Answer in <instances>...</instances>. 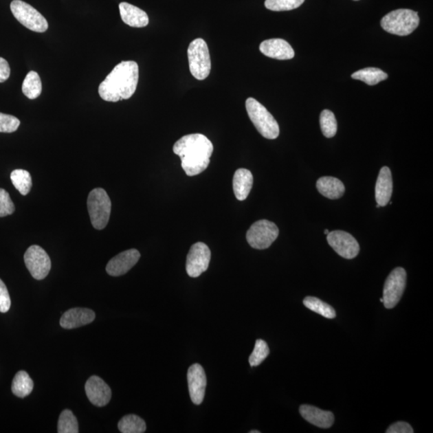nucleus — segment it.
Returning a JSON list of instances; mask_svg holds the SVG:
<instances>
[{
	"instance_id": "nucleus-16",
	"label": "nucleus",
	"mask_w": 433,
	"mask_h": 433,
	"mask_svg": "<svg viewBox=\"0 0 433 433\" xmlns=\"http://www.w3.org/2000/svg\"><path fill=\"white\" fill-rule=\"evenodd\" d=\"M259 49L263 55L279 60H291L295 56L290 43L282 38L265 41L260 45Z\"/></svg>"
},
{
	"instance_id": "nucleus-29",
	"label": "nucleus",
	"mask_w": 433,
	"mask_h": 433,
	"mask_svg": "<svg viewBox=\"0 0 433 433\" xmlns=\"http://www.w3.org/2000/svg\"><path fill=\"white\" fill-rule=\"evenodd\" d=\"M58 432L78 433L79 425L76 417L69 409L63 411L58 421Z\"/></svg>"
},
{
	"instance_id": "nucleus-5",
	"label": "nucleus",
	"mask_w": 433,
	"mask_h": 433,
	"mask_svg": "<svg viewBox=\"0 0 433 433\" xmlns=\"http://www.w3.org/2000/svg\"><path fill=\"white\" fill-rule=\"evenodd\" d=\"M87 204L91 225L96 230L104 229L109 223L112 209L107 192L101 188H96L90 192Z\"/></svg>"
},
{
	"instance_id": "nucleus-14",
	"label": "nucleus",
	"mask_w": 433,
	"mask_h": 433,
	"mask_svg": "<svg viewBox=\"0 0 433 433\" xmlns=\"http://www.w3.org/2000/svg\"><path fill=\"white\" fill-rule=\"evenodd\" d=\"M141 258V254L136 249L125 250L115 256L109 262L106 271L111 276H122L131 269Z\"/></svg>"
},
{
	"instance_id": "nucleus-7",
	"label": "nucleus",
	"mask_w": 433,
	"mask_h": 433,
	"mask_svg": "<svg viewBox=\"0 0 433 433\" xmlns=\"http://www.w3.org/2000/svg\"><path fill=\"white\" fill-rule=\"evenodd\" d=\"M11 10L14 18L29 30L40 33L47 30V19L31 5L21 0H13Z\"/></svg>"
},
{
	"instance_id": "nucleus-12",
	"label": "nucleus",
	"mask_w": 433,
	"mask_h": 433,
	"mask_svg": "<svg viewBox=\"0 0 433 433\" xmlns=\"http://www.w3.org/2000/svg\"><path fill=\"white\" fill-rule=\"evenodd\" d=\"M327 242L335 252L346 259L355 258L359 253V245L353 235L343 230H335L326 236Z\"/></svg>"
},
{
	"instance_id": "nucleus-8",
	"label": "nucleus",
	"mask_w": 433,
	"mask_h": 433,
	"mask_svg": "<svg viewBox=\"0 0 433 433\" xmlns=\"http://www.w3.org/2000/svg\"><path fill=\"white\" fill-rule=\"evenodd\" d=\"M278 226L268 220H260L254 223L247 233V240L250 247L257 249H267L278 238Z\"/></svg>"
},
{
	"instance_id": "nucleus-30",
	"label": "nucleus",
	"mask_w": 433,
	"mask_h": 433,
	"mask_svg": "<svg viewBox=\"0 0 433 433\" xmlns=\"http://www.w3.org/2000/svg\"><path fill=\"white\" fill-rule=\"evenodd\" d=\"M320 127L322 133L327 138H331L335 136L338 124L335 115L331 111L325 109L320 114Z\"/></svg>"
},
{
	"instance_id": "nucleus-25",
	"label": "nucleus",
	"mask_w": 433,
	"mask_h": 433,
	"mask_svg": "<svg viewBox=\"0 0 433 433\" xmlns=\"http://www.w3.org/2000/svg\"><path fill=\"white\" fill-rule=\"evenodd\" d=\"M23 93L28 99L35 100L42 93V83L40 76L36 71H31L27 74L22 85Z\"/></svg>"
},
{
	"instance_id": "nucleus-33",
	"label": "nucleus",
	"mask_w": 433,
	"mask_h": 433,
	"mask_svg": "<svg viewBox=\"0 0 433 433\" xmlns=\"http://www.w3.org/2000/svg\"><path fill=\"white\" fill-rule=\"evenodd\" d=\"M21 122L14 115L0 113V133L16 132Z\"/></svg>"
},
{
	"instance_id": "nucleus-3",
	"label": "nucleus",
	"mask_w": 433,
	"mask_h": 433,
	"mask_svg": "<svg viewBox=\"0 0 433 433\" xmlns=\"http://www.w3.org/2000/svg\"><path fill=\"white\" fill-rule=\"evenodd\" d=\"M420 23L417 12L410 9L395 10L381 19V27L384 31L399 36L410 35Z\"/></svg>"
},
{
	"instance_id": "nucleus-34",
	"label": "nucleus",
	"mask_w": 433,
	"mask_h": 433,
	"mask_svg": "<svg viewBox=\"0 0 433 433\" xmlns=\"http://www.w3.org/2000/svg\"><path fill=\"white\" fill-rule=\"evenodd\" d=\"M14 210L16 208L8 192L3 189H0V218L12 214Z\"/></svg>"
},
{
	"instance_id": "nucleus-1",
	"label": "nucleus",
	"mask_w": 433,
	"mask_h": 433,
	"mask_svg": "<svg viewBox=\"0 0 433 433\" xmlns=\"http://www.w3.org/2000/svg\"><path fill=\"white\" fill-rule=\"evenodd\" d=\"M213 151V144L201 133L186 135L173 146V153L181 157L182 168L190 177L206 170Z\"/></svg>"
},
{
	"instance_id": "nucleus-31",
	"label": "nucleus",
	"mask_w": 433,
	"mask_h": 433,
	"mask_svg": "<svg viewBox=\"0 0 433 433\" xmlns=\"http://www.w3.org/2000/svg\"><path fill=\"white\" fill-rule=\"evenodd\" d=\"M305 0H266L265 7L274 12L291 11L300 8Z\"/></svg>"
},
{
	"instance_id": "nucleus-17",
	"label": "nucleus",
	"mask_w": 433,
	"mask_h": 433,
	"mask_svg": "<svg viewBox=\"0 0 433 433\" xmlns=\"http://www.w3.org/2000/svg\"><path fill=\"white\" fill-rule=\"evenodd\" d=\"M95 318V312L88 308H71L62 315L60 324L63 329H74L91 324Z\"/></svg>"
},
{
	"instance_id": "nucleus-9",
	"label": "nucleus",
	"mask_w": 433,
	"mask_h": 433,
	"mask_svg": "<svg viewBox=\"0 0 433 433\" xmlns=\"http://www.w3.org/2000/svg\"><path fill=\"white\" fill-rule=\"evenodd\" d=\"M407 274L402 267L394 269L385 281L383 303L385 308L392 309L398 304L406 290Z\"/></svg>"
},
{
	"instance_id": "nucleus-27",
	"label": "nucleus",
	"mask_w": 433,
	"mask_h": 433,
	"mask_svg": "<svg viewBox=\"0 0 433 433\" xmlns=\"http://www.w3.org/2000/svg\"><path fill=\"white\" fill-rule=\"evenodd\" d=\"M303 304H304L308 309L326 318V319H335L336 316L334 308L327 304V303L322 302L320 298L310 296L304 298V300H303Z\"/></svg>"
},
{
	"instance_id": "nucleus-38",
	"label": "nucleus",
	"mask_w": 433,
	"mask_h": 433,
	"mask_svg": "<svg viewBox=\"0 0 433 433\" xmlns=\"http://www.w3.org/2000/svg\"><path fill=\"white\" fill-rule=\"evenodd\" d=\"M249 433H260V432L257 430H254V431H250Z\"/></svg>"
},
{
	"instance_id": "nucleus-23",
	"label": "nucleus",
	"mask_w": 433,
	"mask_h": 433,
	"mask_svg": "<svg viewBox=\"0 0 433 433\" xmlns=\"http://www.w3.org/2000/svg\"><path fill=\"white\" fill-rule=\"evenodd\" d=\"M33 388L32 379L26 372L21 370L14 375L12 385V391L14 396L19 398L26 397L32 393Z\"/></svg>"
},
{
	"instance_id": "nucleus-20",
	"label": "nucleus",
	"mask_w": 433,
	"mask_h": 433,
	"mask_svg": "<svg viewBox=\"0 0 433 433\" xmlns=\"http://www.w3.org/2000/svg\"><path fill=\"white\" fill-rule=\"evenodd\" d=\"M119 9L123 22L127 25L133 27H144L148 25V14L143 10L125 2L120 3Z\"/></svg>"
},
{
	"instance_id": "nucleus-11",
	"label": "nucleus",
	"mask_w": 433,
	"mask_h": 433,
	"mask_svg": "<svg viewBox=\"0 0 433 433\" xmlns=\"http://www.w3.org/2000/svg\"><path fill=\"white\" fill-rule=\"evenodd\" d=\"M211 259L208 245L197 243L192 245L186 259V272L191 278L199 277L207 271Z\"/></svg>"
},
{
	"instance_id": "nucleus-2",
	"label": "nucleus",
	"mask_w": 433,
	"mask_h": 433,
	"mask_svg": "<svg viewBox=\"0 0 433 433\" xmlns=\"http://www.w3.org/2000/svg\"><path fill=\"white\" fill-rule=\"evenodd\" d=\"M139 67L135 61H122L115 66L99 86L101 98L109 102L128 100L136 91Z\"/></svg>"
},
{
	"instance_id": "nucleus-40",
	"label": "nucleus",
	"mask_w": 433,
	"mask_h": 433,
	"mask_svg": "<svg viewBox=\"0 0 433 433\" xmlns=\"http://www.w3.org/2000/svg\"><path fill=\"white\" fill-rule=\"evenodd\" d=\"M383 298H380V302H383Z\"/></svg>"
},
{
	"instance_id": "nucleus-22",
	"label": "nucleus",
	"mask_w": 433,
	"mask_h": 433,
	"mask_svg": "<svg viewBox=\"0 0 433 433\" xmlns=\"http://www.w3.org/2000/svg\"><path fill=\"white\" fill-rule=\"evenodd\" d=\"M316 187L322 196L329 199H339L345 192L344 183L333 177H320L316 182Z\"/></svg>"
},
{
	"instance_id": "nucleus-15",
	"label": "nucleus",
	"mask_w": 433,
	"mask_h": 433,
	"mask_svg": "<svg viewBox=\"0 0 433 433\" xmlns=\"http://www.w3.org/2000/svg\"><path fill=\"white\" fill-rule=\"evenodd\" d=\"M85 392L89 401L98 407L105 406L112 397V391L109 385L96 375L91 377L86 382Z\"/></svg>"
},
{
	"instance_id": "nucleus-19",
	"label": "nucleus",
	"mask_w": 433,
	"mask_h": 433,
	"mask_svg": "<svg viewBox=\"0 0 433 433\" xmlns=\"http://www.w3.org/2000/svg\"><path fill=\"white\" fill-rule=\"evenodd\" d=\"M300 412L307 421L321 428H329L335 421L333 413L307 404L300 406Z\"/></svg>"
},
{
	"instance_id": "nucleus-26",
	"label": "nucleus",
	"mask_w": 433,
	"mask_h": 433,
	"mask_svg": "<svg viewBox=\"0 0 433 433\" xmlns=\"http://www.w3.org/2000/svg\"><path fill=\"white\" fill-rule=\"evenodd\" d=\"M118 428L122 433H143L146 430V423L141 417L130 414L119 421Z\"/></svg>"
},
{
	"instance_id": "nucleus-4",
	"label": "nucleus",
	"mask_w": 433,
	"mask_h": 433,
	"mask_svg": "<svg viewBox=\"0 0 433 433\" xmlns=\"http://www.w3.org/2000/svg\"><path fill=\"white\" fill-rule=\"evenodd\" d=\"M245 108L250 120L263 137L274 140L278 137L279 126L276 120L261 103L249 98L245 101Z\"/></svg>"
},
{
	"instance_id": "nucleus-28",
	"label": "nucleus",
	"mask_w": 433,
	"mask_h": 433,
	"mask_svg": "<svg viewBox=\"0 0 433 433\" xmlns=\"http://www.w3.org/2000/svg\"><path fill=\"white\" fill-rule=\"evenodd\" d=\"M11 180L16 189L23 196L30 192L32 181L30 173L23 170H16L11 173Z\"/></svg>"
},
{
	"instance_id": "nucleus-10",
	"label": "nucleus",
	"mask_w": 433,
	"mask_h": 433,
	"mask_svg": "<svg viewBox=\"0 0 433 433\" xmlns=\"http://www.w3.org/2000/svg\"><path fill=\"white\" fill-rule=\"evenodd\" d=\"M24 263L36 280H42L49 274L52 267L51 259L42 247L37 245H32L24 254Z\"/></svg>"
},
{
	"instance_id": "nucleus-32",
	"label": "nucleus",
	"mask_w": 433,
	"mask_h": 433,
	"mask_svg": "<svg viewBox=\"0 0 433 433\" xmlns=\"http://www.w3.org/2000/svg\"><path fill=\"white\" fill-rule=\"evenodd\" d=\"M269 354V349L267 344L263 340H256L254 348L249 358V363L252 367H256L261 364Z\"/></svg>"
},
{
	"instance_id": "nucleus-41",
	"label": "nucleus",
	"mask_w": 433,
	"mask_h": 433,
	"mask_svg": "<svg viewBox=\"0 0 433 433\" xmlns=\"http://www.w3.org/2000/svg\"><path fill=\"white\" fill-rule=\"evenodd\" d=\"M355 1H358V0H355Z\"/></svg>"
},
{
	"instance_id": "nucleus-13",
	"label": "nucleus",
	"mask_w": 433,
	"mask_h": 433,
	"mask_svg": "<svg viewBox=\"0 0 433 433\" xmlns=\"http://www.w3.org/2000/svg\"><path fill=\"white\" fill-rule=\"evenodd\" d=\"M187 380L191 401L199 406L203 401L207 384L203 368L199 364L190 366L188 370Z\"/></svg>"
},
{
	"instance_id": "nucleus-21",
	"label": "nucleus",
	"mask_w": 433,
	"mask_h": 433,
	"mask_svg": "<svg viewBox=\"0 0 433 433\" xmlns=\"http://www.w3.org/2000/svg\"><path fill=\"white\" fill-rule=\"evenodd\" d=\"M254 177L252 172L245 168H239L235 172L233 188L236 199L244 201L247 199L252 189Z\"/></svg>"
},
{
	"instance_id": "nucleus-6",
	"label": "nucleus",
	"mask_w": 433,
	"mask_h": 433,
	"mask_svg": "<svg viewBox=\"0 0 433 433\" xmlns=\"http://www.w3.org/2000/svg\"><path fill=\"white\" fill-rule=\"evenodd\" d=\"M190 71L197 80H203L208 77L211 70V60L208 46L202 38H196L188 48Z\"/></svg>"
},
{
	"instance_id": "nucleus-36",
	"label": "nucleus",
	"mask_w": 433,
	"mask_h": 433,
	"mask_svg": "<svg viewBox=\"0 0 433 433\" xmlns=\"http://www.w3.org/2000/svg\"><path fill=\"white\" fill-rule=\"evenodd\" d=\"M387 433H413L414 431L410 425L407 422L399 421L393 423L388 428Z\"/></svg>"
},
{
	"instance_id": "nucleus-35",
	"label": "nucleus",
	"mask_w": 433,
	"mask_h": 433,
	"mask_svg": "<svg viewBox=\"0 0 433 433\" xmlns=\"http://www.w3.org/2000/svg\"><path fill=\"white\" fill-rule=\"evenodd\" d=\"M11 298L5 283L0 279V312L6 313L11 307Z\"/></svg>"
},
{
	"instance_id": "nucleus-37",
	"label": "nucleus",
	"mask_w": 433,
	"mask_h": 433,
	"mask_svg": "<svg viewBox=\"0 0 433 433\" xmlns=\"http://www.w3.org/2000/svg\"><path fill=\"white\" fill-rule=\"evenodd\" d=\"M11 74V69L6 60L0 57V83H3L6 81Z\"/></svg>"
},
{
	"instance_id": "nucleus-18",
	"label": "nucleus",
	"mask_w": 433,
	"mask_h": 433,
	"mask_svg": "<svg viewBox=\"0 0 433 433\" xmlns=\"http://www.w3.org/2000/svg\"><path fill=\"white\" fill-rule=\"evenodd\" d=\"M392 195V177L390 168L384 166L380 170L375 185V200L379 206L388 204Z\"/></svg>"
},
{
	"instance_id": "nucleus-24",
	"label": "nucleus",
	"mask_w": 433,
	"mask_h": 433,
	"mask_svg": "<svg viewBox=\"0 0 433 433\" xmlns=\"http://www.w3.org/2000/svg\"><path fill=\"white\" fill-rule=\"evenodd\" d=\"M388 76L386 72L377 67H366L351 75L353 79L363 81L370 86L379 84V82L386 80Z\"/></svg>"
},
{
	"instance_id": "nucleus-39",
	"label": "nucleus",
	"mask_w": 433,
	"mask_h": 433,
	"mask_svg": "<svg viewBox=\"0 0 433 433\" xmlns=\"http://www.w3.org/2000/svg\"><path fill=\"white\" fill-rule=\"evenodd\" d=\"M324 234H329V230H325Z\"/></svg>"
}]
</instances>
